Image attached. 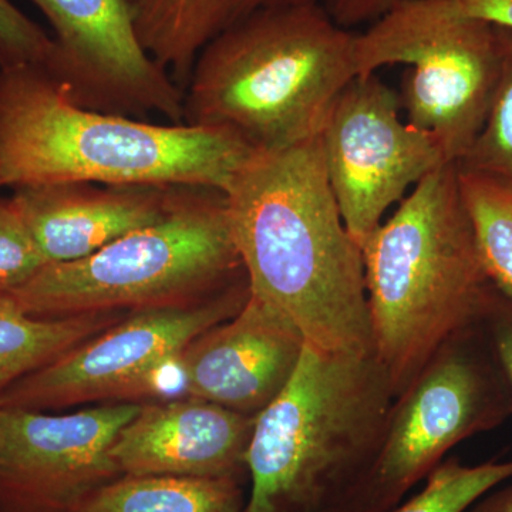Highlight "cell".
Listing matches in <instances>:
<instances>
[{"label":"cell","instance_id":"1","mask_svg":"<svg viewBox=\"0 0 512 512\" xmlns=\"http://www.w3.org/2000/svg\"><path fill=\"white\" fill-rule=\"evenodd\" d=\"M225 194L252 295L315 348L373 353L362 248L340 215L320 136L256 154Z\"/></svg>","mask_w":512,"mask_h":512},{"label":"cell","instance_id":"2","mask_svg":"<svg viewBox=\"0 0 512 512\" xmlns=\"http://www.w3.org/2000/svg\"><path fill=\"white\" fill-rule=\"evenodd\" d=\"M258 154L221 128L84 109L42 66L0 70V181L207 187L227 192Z\"/></svg>","mask_w":512,"mask_h":512},{"label":"cell","instance_id":"3","mask_svg":"<svg viewBox=\"0 0 512 512\" xmlns=\"http://www.w3.org/2000/svg\"><path fill=\"white\" fill-rule=\"evenodd\" d=\"M356 39L320 0L259 10L201 50L184 123L231 131L258 153L318 137L357 76Z\"/></svg>","mask_w":512,"mask_h":512},{"label":"cell","instance_id":"4","mask_svg":"<svg viewBox=\"0 0 512 512\" xmlns=\"http://www.w3.org/2000/svg\"><path fill=\"white\" fill-rule=\"evenodd\" d=\"M373 355L403 393L495 285L461 194L457 163L424 177L362 245Z\"/></svg>","mask_w":512,"mask_h":512},{"label":"cell","instance_id":"5","mask_svg":"<svg viewBox=\"0 0 512 512\" xmlns=\"http://www.w3.org/2000/svg\"><path fill=\"white\" fill-rule=\"evenodd\" d=\"M396 399L373 353L306 343L285 389L255 417L244 512H328L373 463Z\"/></svg>","mask_w":512,"mask_h":512},{"label":"cell","instance_id":"6","mask_svg":"<svg viewBox=\"0 0 512 512\" xmlns=\"http://www.w3.org/2000/svg\"><path fill=\"white\" fill-rule=\"evenodd\" d=\"M245 278L227 194L180 187L163 220L86 258L47 264L9 295L36 318H64L190 305Z\"/></svg>","mask_w":512,"mask_h":512},{"label":"cell","instance_id":"7","mask_svg":"<svg viewBox=\"0 0 512 512\" xmlns=\"http://www.w3.org/2000/svg\"><path fill=\"white\" fill-rule=\"evenodd\" d=\"M510 417V390L477 320L450 336L394 399L373 463L328 512L393 510L461 441Z\"/></svg>","mask_w":512,"mask_h":512},{"label":"cell","instance_id":"8","mask_svg":"<svg viewBox=\"0 0 512 512\" xmlns=\"http://www.w3.org/2000/svg\"><path fill=\"white\" fill-rule=\"evenodd\" d=\"M357 76L389 64H407L400 103L406 121L439 144L447 163H458L487 119L500 73L493 25L458 18L430 0H394L356 39Z\"/></svg>","mask_w":512,"mask_h":512},{"label":"cell","instance_id":"9","mask_svg":"<svg viewBox=\"0 0 512 512\" xmlns=\"http://www.w3.org/2000/svg\"><path fill=\"white\" fill-rule=\"evenodd\" d=\"M249 295L247 276L204 301L130 312L0 392V407L49 412L104 400L181 399L185 394L181 353L212 326L237 315Z\"/></svg>","mask_w":512,"mask_h":512},{"label":"cell","instance_id":"10","mask_svg":"<svg viewBox=\"0 0 512 512\" xmlns=\"http://www.w3.org/2000/svg\"><path fill=\"white\" fill-rule=\"evenodd\" d=\"M400 109L399 93L376 73L356 76L320 133L330 188L360 248L412 185L447 163L433 136L400 119Z\"/></svg>","mask_w":512,"mask_h":512},{"label":"cell","instance_id":"11","mask_svg":"<svg viewBox=\"0 0 512 512\" xmlns=\"http://www.w3.org/2000/svg\"><path fill=\"white\" fill-rule=\"evenodd\" d=\"M55 30L43 69L74 103L100 113L184 123V90L138 40L124 0H30Z\"/></svg>","mask_w":512,"mask_h":512},{"label":"cell","instance_id":"12","mask_svg":"<svg viewBox=\"0 0 512 512\" xmlns=\"http://www.w3.org/2000/svg\"><path fill=\"white\" fill-rule=\"evenodd\" d=\"M140 403L66 414L0 407V512H77L121 477L113 458Z\"/></svg>","mask_w":512,"mask_h":512},{"label":"cell","instance_id":"13","mask_svg":"<svg viewBox=\"0 0 512 512\" xmlns=\"http://www.w3.org/2000/svg\"><path fill=\"white\" fill-rule=\"evenodd\" d=\"M305 345L291 320L251 293L237 315L181 353L185 397L255 419L285 389Z\"/></svg>","mask_w":512,"mask_h":512},{"label":"cell","instance_id":"14","mask_svg":"<svg viewBox=\"0 0 512 512\" xmlns=\"http://www.w3.org/2000/svg\"><path fill=\"white\" fill-rule=\"evenodd\" d=\"M252 417L183 397L141 403L113 446L121 476L244 478Z\"/></svg>","mask_w":512,"mask_h":512},{"label":"cell","instance_id":"15","mask_svg":"<svg viewBox=\"0 0 512 512\" xmlns=\"http://www.w3.org/2000/svg\"><path fill=\"white\" fill-rule=\"evenodd\" d=\"M178 188L59 183L18 188L10 200L47 264H57L163 220Z\"/></svg>","mask_w":512,"mask_h":512},{"label":"cell","instance_id":"16","mask_svg":"<svg viewBox=\"0 0 512 512\" xmlns=\"http://www.w3.org/2000/svg\"><path fill=\"white\" fill-rule=\"evenodd\" d=\"M302 0H124L144 50L185 90L212 39L259 10Z\"/></svg>","mask_w":512,"mask_h":512},{"label":"cell","instance_id":"17","mask_svg":"<svg viewBox=\"0 0 512 512\" xmlns=\"http://www.w3.org/2000/svg\"><path fill=\"white\" fill-rule=\"evenodd\" d=\"M130 312L36 318L0 293V392L94 338Z\"/></svg>","mask_w":512,"mask_h":512},{"label":"cell","instance_id":"18","mask_svg":"<svg viewBox=\"0 0 512 512\" xmlns=\"http://www.w3.org/2000/svg\"><path fill=\"white\" fill-rule=\"evenodd\" d=\"M241 478L121 476L77 512H244Z\"/></svg>","mask_w":512,"mask_h":512},{"label":"cell","instance_id":"19","mask_svg":"<svg viewBox=\"0 0 512 512\" xmlns=\"http://www.w3.org/2000/svg\"><path fill=\"white\" fill-rule=\"evenodd\" d=\"M460 185L485 269L512 299V180L460 171Z\"/></svg>","mask_w":512,"mask_h":512},{"label":"cell","instance_id":"20","mask_svg":"<svg viewBox=\"0 0 512 512\" xmlns=\"http://www.w3.org/2000/svg\"><path fill=\"white\" fill-rule=\"evenodd\" d=\"M512 478V460H490L468 466L448 457L423 481L419 493L389 512H467L488 491Z\"/></svg>","mask_w":512,"mask_h":512},{"label":"cell","instance_id":"21","mask_svg":"<svg viewBox=\"0 0 512 512\" xmlns=\"http://www.w3.org/2000/svg\"><path fill=\"white\" fill-rule=\"evenodd\" d=\"M495 32L500 73L493 101L480 134L457 164L464 173L512 180V30L495 28Z\"/></svg>","mask_w":512,"mask_h":512},{"label":"cell","instance_id":"22","mask_svg":"<svg viewBox=\"0 0 512 512\" xmlns=\"http://www.w3.org/2000/svg\"><path fill=\"white\" fill-rule=\"evenodd\" d=\"M45 265L13 201L0 198V293L22 288Z\"/></svg>","mask_w":512,"mask_h":512},{"label":"cell","instance_id":"23","mask_svg":"<svg viewBox=\"0 0 512 512\" xmlns=\"http://www.w3.org/2000/svg\"><path fill=\"white\" fill-rule=\"evenodd\" d=\"M52 52L53 37L10 0H0V70L45 66Z\"/></svg>","mask_w":512,"mask_h":512},{"label":"cell","instance_id":"24","mask_svg":"<svg viewBox=\"0 0 512 512\" xmlns=\"http://www.w3.org/2000/svg\"><path fill=\"white\" fill-rule=\"evenodd\" d=\"M478 323L512 396V299L495 288Z\"/></svg>","mask_w":512,"mask_h":512},{"label":"cell","instance_id":"25","mask_svg":"<svg viewBox=\"0 0 512 512\" xmlns=\"http://www.w3.org/2000/svg\"><path fill=\"white\" fill-rule=\"evenodd\" d=\"M447 15L481 20L495 28L512 30V0H430Z\"/></svg>","mask_w":512,"mask_h":512},{"label":"cell","instance_id":"26","mask_svg":"<svg viewBox=\"0 0 512 512\" xmlns=\"http://www.w3.org/2000/svg\"><path fill=\"white\" fill-rule=\"evenodd\" d=\"M320 3L336 23L349 29L379 19L394 0H320Z\"/></svg>","mask_w":512,"mask_h":512},{"label":"cell","instance_id":"27","mask_svg":"<svg viewBox=\"0 0 512 512\" xmlns=\"http://www.w3.org/2000/svg\"><path fill=\"white\" fill-rule=\"evenodd\" d=\"M467 512H512V483L488 491Z\"/></svg>","mask_w":512,"mask_h":512},{"label":"cell","instance_id":"28","mask_svg":"<svg viewBox=\"0 0 512 512\" xmlns=\"http://www.w3.org/2000/svg\"><path fill=\"white\" fill-rule=\"evenodd\" d=\"M2 187H3V185H2V181H0V188H2Z\"/></svg>","mask_w":512,"mask_h":512}]
</instances>
